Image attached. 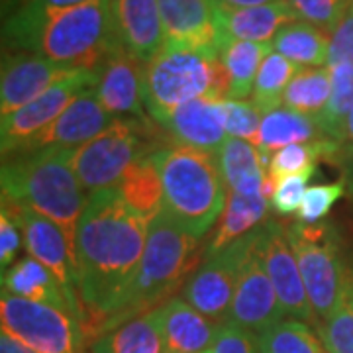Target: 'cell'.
<instances>
[{"instance_id":"4","label":"cell","mask_w":353,"mask_h":353,"mask_svg":"<svg viewBox=\"0 0 353 353\" xmlns=\"http://www.w3.org/2000/svg\"><path fill=\"white\" fill-rule=\"evenodd\" d=\"M202 253H206V248H202L201 238L189 234L165 210H159L148 228L145 250L126 308L112 326L150 312L152 304L161 306V301L185 287L190 275L201 267Z\"/></svg>"},{"instance_id":"26","label":"cell","mask_w":353,"mask_h":353,"mask_svg":"<svg viewBox=\"0 0 353 353\" xmlns=\"http://www.w3.org/2000/svg\"><path fill=\"white\" fill-rule=\"evenodd\" d=\"M269 208H271V204L265 194L243 196V194L228 190L224 212L218 218L216 226L212 228V236L208 238L204 257L224 250L230 243L238 241L243 236L252 234L253 230L263 226V220L267 218Z\"/></svg>"},{"instance_id":"10","label":"cell","mask_w":353,"mask_h":353,"mask_svg":"<svg viewBox=\"0 0 353 353\" xmlns=\"http://www.w3.org/2000/svg\"><path fill=\"white\" fill-rule=\"evenodd\" d=\"M2 210L20 228L28 255L48 267L59 281L67 301L81 320V304L75 287V250L63 228L36 212L34 208L6 196H2Z\"/></svg>"},{"instance_id":"39","label":"cell","mask_w":353,"mask_h":353,"mask_svg":"<svg viewBox=\"0 0 353 353\" xmlns=\"http://www.w3.org/2000/svg\"><path fill=\"white\" fill-rule=\"evenodd\" d=\"M343 194H347V183H345L343 176L340 181H334V183L308 187L303 199V204H301V210L296 212L299 222H303V224H320Z\"/></svg>"},{"instance_id":"24","label":"cell","mask_w":353,"mask_h":353,"mask_svg":"<svg viewBox=\"0 0 353 353\" xmlns=\"http://www.w3.org/2000/svg\"><path fill=\"white\" fill-rule=\"evenodd\" d=\"M90 353H167L157 308L102 332Z\"/></svg>"},{"instance_id":"2","label":"cell","mask_w":353,"mask_h":353,"mask_svg":"<svg viewBox=\"0 0 353 353\" xmlns=\"http://www.w3.org/2000/svg\"><path fill=\"white\" fill-rule=\"evenodd\" d=\"M0 173L2 196L59 224L75 250L77 224L90 194L71 167V150L43 148L10 153L4 155Z\"/></svg>"},{"instance_id":"31","label":"cell","mask_w":353,"mask_h":353,"mask_svg":"<svg viewBox=\"0 0 353 353\" xmlns=\"http://www.w3.org/2000/svg\"><path fill=\"white\" fill-rule=\"evenodd\" d=\"M116 190L122 201L139 214L153 218L163 210V185L153 155L132 165L116 185Z\"/></svg>"},{"instance_id":"16","label":"cell","mask_w":353,"mask_h":353,"mask_svg":"<svg viewBox=\"0 0 353 353\" xmlns=\"http://www.w3.org/2000/svg\"><path fill=\"white\" fill-rule=\"evenodd\" d=\"M114 120L116 118L106 112L99 101L97 88L90 87L83 90L51 126L24 143L18 152H34V150H43V148L77 150L102 134Z\"/></svg>"},{"instance_id":"20","label":"cell","mask_w":353,"mask_h":353,"mask_svg":"<svg viewBox=\"0 0 353 353\" xmlns=\"http://www.w3.org/2000/svg\"><path fill=\"white\" fill-rule=\"evenodd\" d=\"M112 16L120 46L150 63L165 48V30L157 0H112Z\"/></svg>"},{"instance_id":"42","label":"cell","mask_w":353,"mask_h":353,"mask_svg":"<svg viewBox=\"0 0 353 353\" xmlns=\"http://www.w3.org/2000/svg\"><path fill=\"white\" fill-rule=\"evenodd\" d=\"M206 353H259L257 334L232 322H224Z\"/></svg>"},{"instance_id":"11","label":"cell","mask_w":353,"mask_h":353,"mask_svg":"<svg viewBox=\"0 0 353 353\" xmlns=\"http://www.w3.org/2000/svg\"><path fill=\"white\" fill-rule=\"evenodd\" d=\"M257 230L230 243L224 250L206 255L204 263L185 283L183 299L210 320L220 324L228 322L241 265L252 250Z\"/></svg>"},{"instance_id":"22","label":"cell","mask_w":353,"mask_h":353,"mask_svg":"<svg viewBox=\"0 0 353 353\" xmlns=\"http://www.w3.org/2000/svg\"><path fill=\"white\" fill-rule=\"evenodd\" d=\"M157 314L167 353H206L222 326L192 308L183 296L157 306Z\"/></svg>"},{"instance_id":"40","label":"cell","mask_w":353,"mask_h":353,"mask_svg":"<svg viewBox=\"0 0 353 353\" xmlns=\"http://www.w3.org/2000/svg\"><path fill=\"white\" fill-rule=\"evenodd\" d=\"M301 22L314 24L326 32H334L350 10L353 0H285Z\"/></svg>"},{"instance_id":"28","label":"cell","mask_w":353,"mask_h":353,"mask_svg":"<svg viewBox=\"0 0 353 353\" xmlns=\"http://www.w3.org/2000/svg\"><path fill=\"white\" fill-rule=\"evenodd\" d=\"M273 51V43H255L238 39H228L218 43V55L230 81L228 99L248 101V97H252L257 73L267 55Z\"/></svg>"},{"instance_id":"36","label":"cell","mask_w":353,"mask_h":353,"mask_svg":"<svg viewBox=\"0 0 353 353\" xmlns=\"http://www.w3.org/2000/svg\"><path fill=\"white\" fill-rule=\"evenodd\" d=\"M328 69L332 77V97L326 110L320 114V122L326 138L338 143L345 118L353 108V61L332 65Z\"/></svg>"},{"instance_id":"30","label":"cell","mask_w":353,"mask_h":353,"mask_svg":"<svg viewBox=\"0 0 353 353\" xmlns=\"http://www.w3.org/2000/svg\"><path fill=\"white\" fill-rule=\"evenodd\" d=\"M94 0H22L16 12L4 22V48L28 53L39 26L50 16L71 10Z\"/></svg>"},{"instance_id":"7","label":"cell","mask_w":353,"mask_h":353,"mask_svg":"<svg viewBox=\"0 0 353 353\" xmlns=\"http://www.w3.org/2000/svg\"><path fill=\"white\" fill-rule=\"evenodd\" d=\"M153 122L148 116L116 118L97 138L71 150V167L88 194L116 189L132 165L171 145L163 128Z\"/></svg>"},{"instance_id":"41","label":"cell","mask_w":353,"mask_h":353,"mask_svg":"<svg viewBox=\"0 0 353 353\" xmlns=\"http://www.w3.org/2000/svg\"><path fill=\"white\" fill-rule=\"evenodd\" d=\"M314 173L316 171H306V173H301V175H292L279 181L271 199H269L271 208L281 216L296 214L301 210L304 194L308 190V183L314 176Z\"/></svg>"},{"instance_id":"44","label":"cell","mask_w":353,"mask_h":353,"mask_svg":"<svg viewBox=\"0 0 353 353\" xmlns=\"http://www.w3.org/2000/svg\"><path fill=\"white\" fill-rule=\"evenodd\" d=\"M22 232L16 226L10 216L0 210V267L2 271L10 269L14 265L16 255L22 248Z\"/></svg>"},{"instance_id":"29","label":"cell","mask_w":353,"mask_h":353,"mask_svg":"<svg viewBox=\"0 0 353 353\" xmlns=\"http://www.w3.org/2000/svg\"><path fill=\"white\" fill-rule=\"evenodd\" d=\"M332 34L308 22H292L279 30L273 39V50L299 65L301 69L328 67Z\"/></svg>"},{"instance_id":"18","label":"cell","mask_w":353,"mask_h":353,"mask_svg":"<svg viewBox=\"0 0 353 353\" xmlns=\"http://www.w3.org/2000/svg\"><path fill=\"white\" fill-rule=\"evenodd\" d=\"M165 43L190 50H218L214 0H157Z\"/></svg>"},{"instance_id":"9","label":"cell","mask_w":353,"mask_h":353,"mask_svg":"<svg viewBox=\"0 0 353 353\" xmlns=\"http://www.w3.org/2000/svg\"><path fill=\"white\" fill-rule=\"evenodd\" d=\"M0 324L36 353H79L85 341V328L73 312L8 292L0 296Z\"/></svg>"},{"instance_id":"35","label":"cell","mask_w":353,"mask_h":353,"mask_svg":"<svg viewBox=\"0 0 353 353\" xmlns=\"http://www.w3.org/2000/svg\"><path fill=\"white\" fill-rule=\"evenodd\" d=\"M299 71L301 67L283 57L281 53L277 51L269 53L255 79V87L252 92L253 104L263 114L281 108L285 90Z\"/></svg>"},{"instance_id":"1","label":"cell","mask_w":353,"mask_h":353,"mask_svg":"<svg viewBox=\"0 0 353 353\" xmlns=\"http://www.w3.org/2000/svg\"><path fill=\"white\" fill-rule=\"evenodd\" d=\"M152 218L130 208L116 189L88 196L75 232V287L85 318L112 326L124 312Z\"/></svg>"},{"instance_id":"47","label":"cell","mask_w":353,"mask_h":353,"mask_svg":"<svg viewBox=\"0 0 353 353\" xmlns=\"http://www.w3.org/2000/svg\"><path fill=\"white\" fill-rule=\"evenodd\" d=\"M216 2H222V4H228V6H238V8H243V6H261V4H271V2H279V0H216Z\"/></svg>"},{"instance_id":"38","label":"cell","mask_w":353,"mask_h":353,"mask_svg":"<svg viewBox=\"0 0 353 353\" xmlns=\"http://www.w3.org/2000/svg\"><path fill=\"white\" fill-rule=\"evenodd\" d=\"M220 114H222V122H224L228 138L245 139L250 143L257 136L261 120H263V112L252 101L222 99Z\"/></svg>"},{"instance_id":"17","label":"cell","mask_w":353,"mask_h":353,"mask_svg":"<svg viewBox=\"0 0 353 353\" xmlns=\"http://www.w3.org/2000/svg\"><path fill=\"white\" fill-rule=\"evenodd\" d=\"M145 63L128 53L122 46L110 53L99 71L97 97L104 110L114 118H141L145 116L143 101Z\"/></svg>"},{"instance_id":"32","label":"cell","mask_w":353,"mask_h":353,"mask_svg":"<svg viewBox=\"0 0 353 353\" xmlns=\"http://www.w3.org/2000/svg\"><path fill=\"white\" fill-rule=\"evenodd\" d=\"M340 148L332 139H320L312 143H294L281 148L271 153L267 176L273 185L292 175H301L306 171H316V163L320 159H338Z\"/></svg>"},{"instance_id":"3","label":"cell","mask_w":353,"mask_h":353,"mask_svg":"<svg viewBox=\"0 0 353 353\" xmlns=\"http://www.w3.org/2000/svg\"><path fill=\"white\" fill-rule=\"evenodd\" d=\"M163 185V210L181 228L204 238L228 201L226 183L214 153L167 145L153 155Z\"/></svg>"},{"instance_id":"6","label":"cell","mask_w":353,"mask_h":353,"mask_svg":"<svg viewBox=\"0 0 353 353\" xmlns=\"http://www.w3.org/2000/svg\"><path fill=\"white\" fill-rule=\"evenodd\" d=\"M120 48L112 16V0H94L50 16L39 26L28 53L53 63L99 73L104 61Z\"/></svg>"},{"instance_id":"19","label":"cell","mask_w":353,"mask_h":353,"mask_svg":"<svg viewBox=\"0 0 353 353\" xmlns=\"http://www.w3.org/2000/svg\"><path fill=\"white\" fill-rule=\"evenodd\" d=\"M216 20H218V43L228 39L255 41V43H273L281 28L296 22L285 0L261 4V6H228L216 2Z\"/></svg>"},{"instance_id":"12","label":"cell","mask_w":353,"mask_h":353,"mask_svg":"<svg viewBox=\"0 0 353 353\" xmlns=\"http://www.w3.org/2000/svg\"><path fill=\"white\" fill-rule=\"evenodd\" d=\"M97 83H99V73L77 69L75 73L61 79L57 85L46 90L36 101H32L8 116H2L0 120L2 157L18 152L24 143L51 126L83 90L97 87Z\"/></svg>"},{"instance_id":"46","label":"cell","mask_w":353,"mask_h":353,"mask_svg":"<svg viewBox=\"0 0 353 353\" xmlns=\"http://www.w3.org/2000/svg\"><path fill=\"white\" fill-rule=\"evenodd\" d=\"M0 353H36L34 350L26 347L24 343H20L18 340H14L12 336L8 334H0Z\"/></svg>"},{"instance_id":"23","label":"cell","mask_w":353,"mask_h":353,"mask_svg":"<svg viewBox=\"0 0 353 353\" xmlns=\"http://www.w3.org/2000/svg\"><path fill=\"white\" fill-rule=\"evenodd\" d=\"M328 139L320 122V116H308L290 108H275L263 114L261 126L252 141L253 148L263 153H275L281 148L294 143H312Z\"/></svg>"},{"instance_id":"48","label":"cell","mask_w":353,"mask_h":353,"mask_svg":"<svg viewBox=\"0 0 353 353\" xmlns=\"http://www.w3.org/2000/svg\"><path fill=\"white\" fill-rule=\"evenodd\" d=\"M345 163H347V167H345L343 179H345V183H347V192H350V196L353 199V159L345 161Z\"/></svg>"},{"instance_id":"27","label":"cell","mask_w":353,"mask_h":353,"mask_svg":"<svg viewBox=\"0 0 353 353\" xmlns=\"http://www.w3.org/2000/svg\"><path fill=\"white\" fill-rule=\"evenodd\" d=\"M2 292L28 299L34 303L51 304V306L63 308L75 314L73 306L67 301L55 275L30 255L20 257L10 269L2 271Z\"/></svg>"},{"instance_id":"45","label":"cell","mask_w":353,"mask_h":353,"mask_svg":"<svg viewBox=\"0 0 353 353\" xmlns=\"http://www.w3.org/2000/svg\"><path fill=\"white\" fill-rule=\"evenodd\" d=\"M338 148H340V155L338 159L341 161H350L353 159V108L352 112L347 114L345 118V124L341 130V136L338 139Z\"/></svg>"},{"instance_id":"14","label":"cell","mask_w":353,"mask_h":353,"mask_svg":"<svg viewBox=\"0 0 353 353\" xmlns=\"http://www.w3.org/2000/svg\"><path fill=\"white\" fill-rule=\"evenodd\" d=\"M259 234L261 226L257 228V238L241 265L240 279L228 314V322L250 330L253 334H261L263 330L271 328L285 318L275 287L265 269L263 255L259 248Z\"/></svg>"},{"instance_id":"13","label":"cell","mask_w":353,"mask_h":353,"mask_svg":"<svg viewBox=\"0 0 353 353\" xmlns=\"http://www.w3.org/2000/svg\"><path fill=\"white\" fill-rule=\"evenodd\" d=\"M259 248L285 316L318 326L296 255L287 236V226L279 222H265L259 234Z\"/></svg>"},{"instance_id":"8","label":"cell","mask_w":353,"mask_h":353,"mask_svg":"<svg viewBox=\"0 0 353 353\" xmlns=\"http://www.w3.org/2000/svg\"><path fill=\"white\" fill-rule=\"evenodd\" d=\"M287 236L296 255L316 320H326L340 303L350 273L341 263L338 236L334 234V228L324 222H292L287 226Z\"/></svg>"},{"instance_id":"5","label":"cell","mask_w":353,"mask_h":353,"mask_svg":"<svg viewBox=\"0 0 353 353\" xmlns=\"http://www.w3.org/2000/svg\"><path fill=\"white\" fill-rule=\"evenodd\" d=\"M230 81L218 50H190L167 46L150 63L143 75L145 112L163 124L183 104L196 99H228Z\"/></svg>"},{"instance_id":"37","label":"cell","mask_w":353,"mask_h":353,"mask_svg":"<svg viewBox=\"0 0 353 353\" xmlns=\"http://www.w3.org/2000/svg\"><path fill=\"white\" fill-rule=\"evenodd\" d=\"M316 328L328 353H353V271L347 273L338 306Z\"/></svg>"},{"instance_id":"25","label":"cell","mask_w":353,"mask_h":353,"mask_svg":"<svg viewBox=\"0 0 353 353\" xmlns=\"http://www.w3.org/2000/svg\"><path fill=\"white\" fill-rule=\"evenodd\" d=\"M220 173L230 192L243 196L263 194L267 183V167L261 153L250 141L238 138H228L216 153Z\"/></svg>"},{"instance_id":"34","label":"cell","mask_w":353,"mask_h":353,"mask_svg":"<svg viewBox=\"0 0 353 353\" xmlns=\"http://www.w3.org/2000/svg\"><path fill=\"white\" fill-rule=\"evenodd\" d=\"M259 353H328L320 334L303 320L283 318L257 334Z\"/></svg>"},{"instance_id":"33","label":"cell","mask_w":353,"mask_h":353,"mask_svg":"<svg viewBox=\"0 0 353 353\" xmlns=\"http://www.w3.org/2000/svg\"><path fill=\"white\" fill-rule=\"evenodd\" d=\"M332 97V77L328 67L301 69L285 90L283 106L308 116H320Z\"/></svg>"},{"instance_id":"43","label":"cell","mask_w":353,"mask_h":353,"mask_svg":"<svg viewBox=\"0 0 353 353\" xmlns=\"http://www.w3.org/2000/svg\"><path fill=\"white\" fill-rule=\"evenodd\" d=\"M345 61H353V2L350 10L341 18L340 24L332 32V41H330L328 67Z\"/></svg>"},{"instance_id":"15","label":"cell","mask_w":353,"mask_h":353,"mask_svg":"<svg viewBox=\"0 0 353 353\" xmlns=\"http://www.w3.org/2000/svg\"><path fill=\"white\" fill-rule=\"evenodd\" d=\"M75 71L77 69L53 63L36 53H4L0 79V114L8 116L16 112Z\"/></svg>"},{"instance_id":"21","label":"cell","mask_w":353,"mask_h":353,"mask_svg":"<svg viewBox=\"0 0 353 353\" xmlns=\"http://www.w3.org/2000/svg\"><path fill=\"white\" fill-rule=\"evenodd\" d=\"M161 128L175 145L214 155L228 139L218 99H196L183 104L165 120Z\"/></svg>"}]
</instances>
